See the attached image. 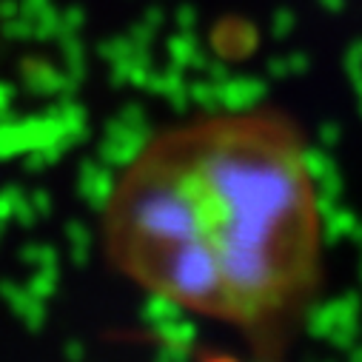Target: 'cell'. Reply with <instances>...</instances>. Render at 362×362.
I'll list each match as a JSON object with an SVG mask.
<instances>
[{
  "label": "cell",
  "mask_w": 362,
  "mask_h": 362,
  "mask_svg": "<svg viewBox=\"0 0 362 362\" xmlns=\"http://www.w3.org/2000/svg\"><path fill=\"white\" fill-rule=\"evenodd\" d=\"M354 231H359V226H356V217H354V214H348V211H339V214L328 217V226H325V234H328V240H339V237H345V234H354Z\"/></svg>",
  "instance_id": "obj_2"
},
{
  "label": "cell",
  "mask_w": 362,
  "mask_h": 362,
  "mask_svg": "<svg viewBox=\"0 0 362 362\" xmlns=\"http://www.w3.org/2000/svg\"><path fill=\"white\" fill-rule=\"evenodd\" d=\"M359 240H362V231H359Z\"/></svg>",
  "instance_id": "obj_4"
},
{
  "label": "cell",
  "mask_w": 362,
  "mask_h": 362,
  "mask_svg": "<svg viewBox=\"0 0 362 362\" xmlns=\"http://www.w3.org/2000/svg\"><path fill=\"white\" fill-rule=\"evenodd\" d=\"M100 243L132 286L265 345L320 280L308 148L274 112L160 129L115 177Z\"/></svg>",
  "instance_id": "obj_1"
},
{
  "label": "cell",
  "mask_w": 362,
  "mask_h": 362,
  "mask_svg": "<svg viewBox=\"0 0 362 362\" xmlns=\"http://www.w3.org/2000/svg\"><path fill=\"white\" fill-rule=\"evenodd\" d=\"M351 362H362V348H356V351L351 354Z\"/></svg>",
  "instance_id": "obj_3"
}]
</instances>
